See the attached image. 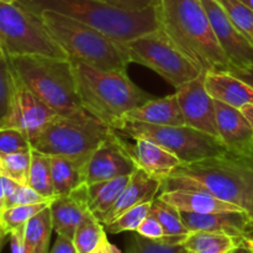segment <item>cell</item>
Returning a JSON list of instances; mask_svg holds the SVG:
<instances>
[{
  "instance_id": "1",
  "label": "cell",
  "mask_w": 253,
  "mask_h": 253,
  "mask_svg": "<svg viewBox=\"0 0 253 253\" xmlns=\"http://www.w3.org/2000/svg\"><path fill=\"white\" fill-rule=\"evenodd\" d=\"M199 190L241 208L253 220V156L226 151L215 157L182 163L161 184L160 193Z\"/></svg>"
},
{
  "instance_id": "2",
  "label": "cell",
  "mask_w": 253,
  "mask_h": 253,
  "mask_svg": "<svg viewBox=\"0 0 253 253\" xmlns=\"http://www.w3.org/2000/svg\"><path fill=\"white\" fill-rule=\"evenodd\" d=\"M161 29L200 72H231L202 0H161Z\"/></svg>"
},
{
  "instance_id": "3",
  "label": "cell",
  "mask_w": 253,
  "mask_h": 253,
  "mask_svg": "<svg viewBox=\"0 0 253 253\" xmlns=\"http://www.w3.org/2000/svg\"><path fill=\"white\" fill-rule=\"evenodd\" d=\"M69 59L83 108L111 128L126 114L153 98L136 85L126 71H103Z\"/></svg>"
},
{
  "instance_id": "4",
  "label": "cell",
  "mask_w": 253,
  "mask_h": 253,
  "mask_svg": "<svg viewBox=\"0 0 253 253\" xmlns=\"http://www.w3.org/2000/svg\"><path fill=\"white\" fill-rule=\"evenodd\" d=\"M39 14L52 10L88 25L116 42H126L160 29L158 7L143 11H126L100 0H17Z\"/></svg>"
},
{
  "instance_id": "5",
  "label": "cell",
  "mask_w": 253,
  "mask_h": 253,
  "mask_svg": "<svg viewBox=\"0 0 253 253\" xmlns=\"http://www.w3.org/2000/svg\"><path fill=\"white\" fill-rule=\"evenodd\" d=\"M17 78L61 115L83 110L71 59L26 54L6 56Z\"/></svg>"
},
{
  "instance_id": "6",
  "label": "cell",
  "mask_w": 253,
  "mask_h": 253,
  "mask_svg": "<svg viewBox=\"0 0 253 253\" xmlns=\"http://www.w3.org/2000/svg\"><path fill=\"white\" fill-rule=\"evenodd\" d=\"M39 16L68 58L103 71H126L130 62L118 42L98 30L52 10H43Z\"/></svg>"
},
{
  "instance_id": "7",
  "label": "cell",
  "mask_w": 253,
  "mask_h": 253,
  "mask_svg": "<svg viewBox=\"0 0 253 253\" xmlns=\"http://www.w3.org/2000/svg\"><path fill=\"white\" fill-rule=\"evenodd\" d=\"M110 132V126L83 109L73 114H58L30 142L34 150L48 156L88 161Z\"/></svg>"
},
{
  "instance_id": "8",
  "label": "cell",
  "mask_w": 253,
  "mask_h": 253,
  "mask_svg": "<svg viewBox=\"0 0 253 253\" xmlns=\"http://www.w3.org/2000/svg\"><path fill=\"white\" fill-rule=\"evenodd\" d=\"M0 44L6 56L68 57L52 39L40 16L11 0H0Z\"/></svg>"
},
{
  "instance_id": "9",
  "label": "cell",
  "mask_w": 253,
  "mask_h": 253,
  "mask_svg": "<svg viewBox=\"0 0 253 253\" xmlns=\"http://www.w3.org/2000/svg\"><path fill=\"white\" fill-rule=\"evenodd\" d=\"M113 130L128 137L141 136L148 138L177 156L182 163L215 157L227 151L219 138L187 125L160 126L124 119L114 126Z\"/></svg>"
},
{
  "instance_id": "10",
  "label": "cell",
  "mask_w": 253,
  "mask_h": 253,
  "mask_svg": "<svg viewBox=\"0 0 253 253\" xmlns=\"http://www.w3.org/2000/svg\"><path fill=\"white\" fill-rule=\"evenodd\" d=\"M118 43L130 63H137L152 69L174 86L175 90L203 74L184 54L178 51L161 27L130 41Z\"/></svg>"
},
{
  "instance_id": "11",
  "label": "cell",
  "mask_w": 253,
  "mask_h": 253,
  "mask_svg": "<svg viewBox=\"0 0 253 253\" xmlns=\"http://www.w3.org/2000/svg\"><path fill=\"white\" fill-rule=\"evenodd\" d=\"M216 39L232 71H253V43L237 29L216 0H202ZM231 71V72H232Z\"/></svg>"
},
{
  "instance_id": "12",
  "label": "cell",
  "mask_w": 253,
  "mask_h": 253,
  "mask_svg": "<svg viewBox=\"0 0 253 253\" xmlns=\"http://www.w3.org/2000/svg\"><path fill=\"white\" fill-rule=\"evenodd\" d=\"M57 115L58 113L37 98L15 74V89L11 105L9 114L0 127L19 128L24 131L31 140Z\"/></svg>"
},
{
  "instance_id": "13",
  "label": "cell",
  "mask_w": 253,
  "mask_h": 253,
  "mask_svg": "<svg viewBox=\"0 0 253 253\" xmlns=\"http://www.w3.org/2000/svg\"><path fill=\"white\" fill-rule=\"evenodd\" d=\"M175 95L179 101L185 125L219 138L215 100L205 88L204 73L178 88Z\"/></svg>"
},
{
  "instance_id": "14",
  "label": "cell",
  "mask_w": 253,
  "mask_h": 253,
  "mask_svg": "<svg viewBox=\"0 0 253 253\" xmlns=\"http://www.w3.org/2000/svg\"><path fill=\"white\" fill-rule=\"evenodd\" d=\"M116 137L136 168L161 182L167 179L182 165L177 156L148 138L141 136L128 137L120 133H116Z\"/></svg>"
},
{
  "instance_id": "15",
  "label": "cell",
  "mask_w": 253,
  "mask_h": 253,
  "mask_svg": "<svg viewBox=\"0 0 253 253\" xmlns=\"http://www.w3.org/2000/svg\"><path fill=\"white\" fill-rule=\"evenodd\" d=\"M136 166L119 142L116 133L111 132L94 150L85 166L86 184L105 182L123 175L132 174Z\"/></svg>"
},
{
  "instance_id": "16",
  "label": "cell",
  "mask_w": 253,
  "mask_h": 253,
  "mask_svg": "<svg viewBox=\"0 0 253 253\" xmlns=\"http://www.w3.org/2000/svg\"><path fill=\"white\" fill-rule=\"evenodd\" d=\"M219 138L227 151L253 156V127L240 109L215 100Z\"/></svg>"
},
{
  "instance_id": "17",
  "label": "cell",
  "mask_w": 253,
  "mask_h": 253,
  "mask_svg": "<svg viewBox=\"0 0 253 253\" xmlns=\"http://www.w3.org/2000/svg\"><path fill=\"white\" fill-rule=\"evenodd\" d=\"M180 216L185 227L190 232L210 231L244 239L250 236L253 231V220L249 216V214L244 211L211 212V214L180 211Z\"/></svg>"
},
{
  "instance_id": "18",
  "label": "cell",
  "mask_w": 253,
  "mask_h": 253,
  "mask_svg": "<svg viewBox=\"0 0 253 253\" xmlns=\"http://www.w3.org/2000/svg\"><path fill=\"white\" fill-rule=\"evenodd\" d=\"M53 231L73 240L77 227L89 210L88 184H83L67 195L56 197L49 204Z\"/></svg>"
},
{
  "instance_id": "19",
  "label": "cell",
  "mask_w": 253,
  "mask_h": 253,
  "mask_svg": "<svg viewBox=\"0 0 253 253\" xmlns=\"http://www.w3.org/2000/svg\"><path fill=\"white\" fill-rule=\"evenodd\" d=\"M161 184H162L161 180L136 168V170L131 175L130 182L127 183L111 209L101 217L100 222L104 226H106L127 210L143 203L155 200V198H157V195L160 194Z\"/></svg>"
},
{
  "instance_id": "20",
  "label": "cell",
  "mask_w": 253,
  "mask_h": 253,
  "mask_svg": "<svg viewBox=\"0 0 253 253\" xmlns=\"http://www.w3.org/2000/svg\"><path fill=\"white\" fill-rule=\"evenodd\" d=\"M205 88L214 100L232 108L253 104V86L230 72L205 73Z\"/></svg>"
},
{
  "instance_id": "21",
  "label": "cell",
  "mask_w": 253,
  "mask_h": 253,
  "mask_svg": "<svg viewBox=\"0 0 253 253\" xmlns=\"http://www.w3.org/2000/svg\"><path fill=\"white\" fill-rule=\"evenodd\" d=\"M157 197L179 211L197 212V214L244 211L236 205L230 204L224 200L217 199L214 195L199 190H170V192L160 193Z\"/></svg>"
},
{
  "instance_id": "22",
  "label": "cell",
  "mask_w": 253,
  "mask_h": 253,
  "mask_svg": "<svg viewBox=\"0 0 253 253\" xmlns=\"http://www.w3.org/2000/svg\"><path fill=\"white\" fill-rule=\"evenodd\" d=\"M124 119L160 126L185 125L182 109L175 94L161 99H150L143 105L126 114Z\"/></svg>"
},
{
  "instance_id": "23",
  "label": "cell",
  "mask_w": 253,
  "mask_h": 253,
  "mask_svg": "<svg viewBox=\"0 0 253 253\" xmlns=\"http://www.w3.org/2000/svg\"><path fill=\"white\" fill-rule=\"evenodd\" d=\"M54 197L67 195L85 182V166L88 161L49 156Z\"/></svg>"
},
{
  "instance_id": "24",
  "label": "cell",
  "mask_w": 253,
  "mask_h": 253,
  "mask_svg": "<svg viewBox=\"0 0 253 253\" xmlns=\"http://www.w3.org/2000/svg\"><path fill=\"white\" fill-rule=\"evenodd\" d=\"M131 175H123L115 179L88 185L89 210L100 221L101 217L111 209L118 198L130 182Z\"/></svg>"
},
{
  "instance_id": "25",
  "label": "cell",
  "mask_w": 253,
  "mask_h": 253,
  "mask_svg": "<svg viewBox=\"0 0 253 253\" xmlns=\"http://www.w3.org/2000/svg\"><path fill=\"white\" fill-rule=\"evenodd\" d=\"M242 239L210 231H193L183 242L189 253H229Z\"/></svg>"
},
{
  "instance_id": "26",
  "label": "cell",
  "mask_w": 253,
  "mask_h": 253,
  "mask_svg": "<svg viewBox=\"0 0 253 253\" xmlns=\"http://www.w3.org/2000/svg\"><path fill=\"white\" fill-rule=\"evenodd\" d=\"M53 231L51 209L47 207L29 220L24 226V240L30 253H48L51 234Z\"/></svg>"
},
{
  "instance_id": "27",
  "label": "cell",
  "mask_w": 253,
  "mask_h": 253,
  "mask_svg": "<svg viewBox=\"0 0 253 253\" xmlns=\"http://www.w3.org/2000/svg\"><path fill=\"white\" fill-rule=\"evenodd\" d=\"M27 185L34 188L43 197L54 199L53 183H52L51 160L49 156L32 148L31 166H30Z\"/></svg>"
},
{
  "instance_id": "28",
  "label": "cell",
  "mask_w": 253,
  "mask_h": 253,
  "mask_svg": "<svg viewBox=\"0 0 253 253\" xmlns=\"http://www.w3.org/2000/svg\"><path fill=\"white\" fill-rule=\"evenodd\" d=\"M106 237L104 225L89 211L77 227L73 242L78 253H91L103 244Z\"/></svg>"
},
{
  "instance_id": "29",
  "label": "cell",
  "mask_w": 253,
  "mask_h": 253,
  "mask_svg": "<svg viewBox=\"0 0 253 253\" xmlns=\"http://www.w3.org/2000/svg\"><path fill=\"white\" fill-rule=\"evenodd\" d=\"M151 214L160 221L167 236L190 234L183 222L180 211L168 203L163 202L160 198H155L151 205Z\"/></svg>"
},
{
  "instance_id": "30",
  "label": "cell",
  "mask_w": 253,
  "mask_h": 253,
  "mask_svg": "<svg viewBox=\"0 0 253 253\" xmlns=\"http://www.w3.org/2000/svg\"><path fill=\"white\" fill-rule=\"evenodd\" d=\"M31 151L0 155V175L10 178L19 184L27 185L31 166Z\"/></svg>"
},
{
  "instance_id": "31",
  "label": "cell",
  "mask_w": 253,
  "mask_h": 253,
  "mask_svg": "<svg viewBox=\"0 0 253 253\" xmlns=\"http://www.w3.org/2000/svg\"><path fill=\"white\" fill-rule=\"evenodd\" d=\"M49 204L51 203H40V204L15 205V207L6 208L0 211V225L5 231L10 234L12 230L24 226L31 217L49 207Z\"/></svg>"
},
{
  "instance_id": "32",
  "label": "cell",
  "mask_w": 253,
  "mask_h": 253,
  "mask_svg": "<svg viewBox=\"0 0 253 253\" xmlns=\"http://www.w3.org/2000/svg\"><path fill=\"white\" fill-rule=\"evenodd\" d=\"M152 202L143 203V204L137 205V207L132 208V209L124 212V214L120 215L118 219L114 220L113 222H110V224L106 225V226H104L105 227V231L108 232V234L113 235L121 234V232L126 231L135 232L136 230L138 229V226L141 225V222L150 215Z\"/></svg>"
},
{
  "instance_id": "33",
  "label": "cell",
  "mask_w": 253,
  "mask_h": 253,
  "mask_svg": "<svg viewBox=\"0 0 253 253\" xmlns=\"http://www.w3.org/2000/svg\"><path fill=\"white\" fill-rule=\"evenodd\" d=\"M235 26L253 43V11L240 0H216Z\"/></svg>"
},
{
  "instance_id": "34",
  "label": "cell",
  "mask_w": 253,
  "mask_h": 253,
  "mask_svg": "<svg viewBox=\"0 0 253 253\" xmlns=\"http://www.w3.org/2000/svg\"><path fill=\"white\" fill-rule=\"evenodd\" d=\"M126 253H189L183 245H169L163 239L151 240L138 235H132L128 240Z\"/></svg>"
},
{
  "instance_id": "35",
  "label": "cell",
  "mask_w": 253,
  "mask_h": 253,
  "mask_svg": "<svg viewBox=\"0 0 253 253\" xmlns=\"http://www.w3.org/2000/svg\"><path fill=\"white\" fill-rule=\"evenodd\" d=\"M15 89V74L5 57L0 61V126L7 116Z\"/></svg>"
},
{
  "instance_id": "36",
  "label": "cell",
  "mask_w": 253,
  "mask_h": 253,
  "mask_svg": "<svg viewBox=\"0 0 253 253\" xmlns=\"http://www.w3.org/2000/svg\"><path fill=\"white\" fill-rule=\"evenodd\" d=\"M30 138L24 131L15 127H0V155L31 151Z\"/></svg>"
},
{
  "instance_id": "37",
  "label": "cell",
  "mask_w": 253,
  "mask_h": 253,
  "mask_svg": "<svg viewBox=\"0 0 253 253\" xmlns=\"http://www.w3.org/2000/svg\"><path fill=\"white\" fill-rule=\"evenodd\" d=\"M51 198L43 197L40 194L39 192L34 189V188L29 187V185L17 184L14 192L7 197L6 202H5V208L15 207V205H31V204H40V203H51Z\"/></svg>"
},
{
  "instance_id": "38",
  "label": "cell",
  "mask_w": 253,
  "mask_h": 253,
  "mask_svg": "<svg viewBox=\"0 0 253 253\" xmlns=\"http://www.w3.org/2000/svg\"><path fill=\"white\" fill-rule=\"evenodd\" d=\"M106 4L126 11H143V10L158 7L161 0H100Z\"/></svg>"
},
{
  "instance_id": "39",
  "label": "cell",
  "mask_w": 253,
  "mask_h": 253,
  "mask_svg": "<svg viewBox=\"0 0 253 253\" xmlns=\"http://www.w3.org/2000/svg\"><path fill=\"white\" fill-rule=\"evenodd\" d=\"M135 232H137L138 235L143 237H147L151 240H158L162 239L165 236V230H163L162 225L160 224L157 219L153 216L150 212L147 217L141 222V225L138 226V229Z\"/></svg>"
},
{
  "instance_id": "40",
  "label": "cell",
  "mask_w": 253,
  "mask_h": 253,
  "mask_svg": "<svg viewBox=\"0 0 253 253\" xmlns=\"http://www.w3.org/2000/svg\"><path fill=\"white\" fill-rule=\"evenodd\" d=\"M24 226L12 230V231L9 234L10 245H11L12 253H30L29 250H27L26 245H25Z\"/></svg>"
},
{
  "instance_id": "41",
  "label": "cell",
  "mask_w": 253,
  "mask_h": 253,
  "mask_svg": "<svg viewBox=\"0 0 253 253\" xmlns=\"http://www.w3.org/2000/svg\"><path fill=\"white\" fill-rule=\"evenodd\" d=\"M19 183H16L15 180L10 179V178L4 177V175H0V211L4 210L5 208V202H6L7 197L14 192L15 188L17 187Z\"/></svg>"
},
{
  "instance_id": "42",
  "label": "cell",
  "mask_w": 253,
  "mask_h": 253,
  "mask_svg": "<svg viewBox=\"0 0 253 253\" xmlns=\"http://www.w3.org/2000/svg\"><path fill=\"white\" fill-rule=\"evenodd\" d=\"M48 253H78V251H77L73 240L58 235L53 247L49 250Z\"/></svg>"
},
{
  "instance_id": "43",
  "label": "cell",
  "mask_w": 253,
  "mask_h": 253,
  "mask_svg": "<svg viewBox=\"0 0 253 253\" xmlns=\"http://www.w3.org/2000/svg\"><path fill=\"white\" fill-rule=\"evenodd\" d=\"M230 73L235 74L236 77L241 78L242 81H245L246 83H249L250 85L253 86V71L252 72H242V71H232Z\"/></svg>"
},
{
  "instance_id": "44",
  "label": "cell",
  "mask_w": 253,
  "mask_h": 253,
  "mask_svg": "<svg viewBox=\"0 0 253 253\" xmlns=\"http://www.w3.org/2000/svg\"><path fill=\"white\" fill-rule=\"evenodd\" d=\"M241 113L246 116V119L249 120V123L251 124V126L253 127V104H247V105L242 106Z\"/></svg>"
},
{
  "instance_id": "45",
  "label": "cell",
  "mask_w": 253,
  "mask_h": 253,
  "mask_svg": "<svg viewBox=\"0 0 253 253\" xmlns=\"http://www.w3.org/2000/svg\"><path fill=\"white\" fill-rule=\"evenodd\" d=\"M229 253H252V251L249 249V246H247V245L245 244L244 239H242V241L240 242V244L237 245V246L235 247V249L232 250L231 252H229Z\"/></svg>"
},
{
  "instance_id": "46",
  "label": "cell",
  "mask_w": 253,
  "mask_h": 253,
  "mask_svg": "<svg viewBox=\"0 0 253 253\" xmlns=\"http://www.w3.org/2000/svg\"><path fill=\"white\" fill-rule=\"evenodd\" d=\"M7 239H9V232L5 231V230L1 227V225H0V252H1L2 247H4L5 242H6Z\"/></svg>"
},
{
  "instance_id": "47",
  "label": "cell",
  "mask_w": 253,
  "mask_h": 253,
  "mask_svg": "<svg viewBox=\"0 0 253 253\" xmlns=\"http://www.w3.org/2000/svg\"><path fill=\"white\" fill-rule=\"evenodd\" d=\"M106 252L108 253H121L120 250L116 246H114L113 244H110L109 241H106Z\"/></svg>"
},
{
  "instance_id": "48",
  "label": "cell",
  "mask_w": 253,
  "mask_h": 253,
  "mask_svg": "<svg viewBox=\"0 0 253 253\" xmlns=\"http://www.w3.org/2000/svg\"><path fill=\"white\" fill-rule=\"evenodd\" d=\"M244 242L247 245V246H249V249L251 250L253 253V237H251V236L244 237Z\"/></svg>"
},
{
  "instance_id": "49",
  "label": "cell",
  "mask_w": 253,
  "mask_h": 253,
  "mask_svg": "<svg viewBox=\"0 0 253 253\" xmlns=\"http://www.w3.org/2000/svg\"><path fill=\"white\" fill-rule=\"evenodd\" d=\"M106 241H108V237H106V239L103 241V244H101L100 246L98 247V250H96V253H108V252H106Z\"/></svg>"
},
{
  "instance_id": "50",
  "label": "cell",
  "mask_w": 253,
  "mask_h": 253,
  "mask_svg": "<svg viewBox=\"0 0 253 253\" xmlns=\"http://www.w3.org/2000/svg\"><path fill=\"white\" fill-rule=\"evenodd\" d=\"M240 1H241L242 4L246 5L247 7H250V9L253 11V0H240Z\"/></svg>"
},
{
  "instance_id": "51",
  "label": "cell",
  "mask_w": 253,
  "mask_h": 253,
  "mask_svg": "<svg viewBox=\"0 0 253 253\" xmlns=\"http://www.w3.org/2000/svg\"><path fill=\"white\" fill-rule=\"evenodd\" d=\"M5 57H6V54H5L4 48H2L1 44H0V61H2V59H4Z\"/></svg>"
},
{
  "instance_id": "52",
  "label": "cell",
  "mask_w": 253,
  "mask_h": 253,
  "mask_svg": "<svg viewBox=\"0 0 253 253\" xmlns=\"http://www.w3.org/2000/svg\"><path fill=\"white\" fill-rule=\"evenodd\" d=\"M96 250H98V249H96ZM96 250H95V251H94V252H91V253H96Z\"/></svg>"
},
{
  "instance_id": "53",
  "label": "cell",
  "mask_w": 253,
  "mask_h": 253,
  "mask_svg": "<svg viewBox=\"0 0 253 253\" xmlns=\"http://www.w3.org/2000/svg\"><path fill=\"white\" fill-rule=\"evenodd\" d=\"M11 1H17V0H11Z\"/></svg>"
}]
</instances>
